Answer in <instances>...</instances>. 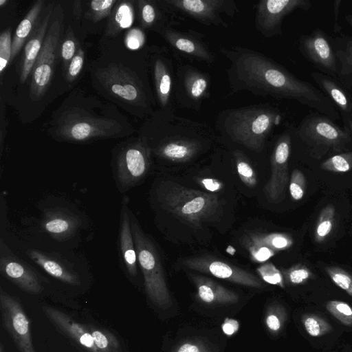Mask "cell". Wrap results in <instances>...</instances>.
Masks as SVG:
<instances>
[{
	"instance_id": "6da1fadb",
	"label": "cell",
	"mask_w": 352,
	"mask_h": 352,
	"mask_svg": "<svg viewBox=\"0 0 352 352\" xmlns=\"http://www.w3.org/2000/svg\"><path fill=\"white\" fill-rule=\"evenodd\" d=\"M220 52L230 62L226 72L232 93L246 91L256 96L293 100L335 121L341 120L333 103L321 90L265 55L240 46L221 47Z\"/></svg>"
},
{
	"instance_id": "7a4b0ae2",
	"label": "cell",
	"mask_w": 352,
	"mask_h": 352,
	"mask_svg": "<svg viewBox=\"0 0 352 352\" xmlns=\"http://www.w3.org/2000/svg\"><path fill=\"white\" fill-rule=\"evenodd\" d=\"M157 157L173 163L190 162L218 140L208 124L182 117L175 110H157L151 115L143 137Z\"/></svg>"
},
{
	"instance_id": "3957f363",
	"label": "cell",
	"mask_w": 352,
	"mask_h": 352,
	"mask_svg": "<svg viewBox=\"0 0 352 352\" xmlns=\"http://www.w3.org/2000/svg\"><path fill=\"white\" fill-rule=\"evenodd\" d=\"M281 119L279 109L258 104L221 111L215 127L222 138L258 153Z\"/></svg>"
},
{
	"instance_id": "277c9868",
	"label": "cell",
	"mask_w": 352,
	"mask_h": 352,
	"mask_svg": "<svg viewBox=\"0 0 352 352\" xmlns=\"http://www.w3.org/2000/svg\"><path fill=\"white\" fill-rule=\"evenodd\" d=\"M160 201L166 211L195 227L212 221L222 208L216 195L174 183L166 184L160 193Z\"/></svg>"
},
{
	"instance_id": "5b68a950",
	"label": "cell",
	"mask_w": 352,
	"mask_h": 352,
	"mask_svg": "<svg viewBox=\"0 0 352 352\" xmlns=\"http://www.w3.org/2000/svg\"><path fill=\"white\" fill-rule=\"evenodd\" d=\"M132 234L138 261L144 276L146 293L150 300L160 307L171 305L172 300L157 250L130 210Z\"/></svg>"
},
{
	"instance_id": "8992f818",
	"label": "cell",
	"mask_w": 352,
	"mask_h": 352,
	"mask_svg": "<svg viewBox=\"0 0 352 352\" xmlns=\"http://www.w3.org/2000/svg\"><path fill=\"white\" fill-rule=\"evenodd\" d=\"M292 139L305 144L314 155L340 152L352 142L348 127H341L318 112L309 113L298 126H293Z\"/></svg>"
},
{
	"instance_id": "52a82bcc",
	"label": "cell",
	"mask_w": 352,
	"mask_h": 352,
	"mask_svg": "<svg viewBox=\"0 0 352 352\" xmlns=\"http://www.w3.org/2000/svg\"><path fill=\"white\" fill-rule=\"evenodd\" d=\"M151 154L144 138L124 145L114 154L112 173L120 193L129 191L146 177L151 167Z\"/></svg>"
},
{
	"instance_id": "ba28073f",
	"label": "cell",
	"mask_w": 352,
	"mask_h": 352,
	"mask_svg": "<svg viewBox=\"0 0 352 352\" xmlns=\"http://www.w3.org/2000/svg\"><path fill=\"white\" fill-rule=\"evenodd\" d=\"M164 10L177 21L188 17L205 25L228 28L223 15L233 17L239 12L234 0H160Z\"/></svg>"
},
{
	"instance_id": "9c48e42d",
	"label": "cell",
	"mask_w": 352,
	"mask_h": 352,
	"mask_svg": "<svg viewBox=\"0 0 352 352\" xmlns=\"http://www.w3.org/2000/svg\"><path fill=\"white\" fill-rule=\"evenodd\" d=\"M211 76L194 65L180 62L173 85V98L182 108L199 111L204 101L210 98Z\"/></svg>"
},
{
	"instance_id": "30bf717a",
	"label": "cell",
	"mask_w": 352,
	"mask_h": 352,
	"mask_svg": "<svg viewBox=\"0 0 352 352\" xmlns=\"http://www.w3.org/2000/svg\"><path fill=\"white\" fill-rule=\"evenodd\" d=\"M104 87L113 96L139 107L143 114L152 115L153 99L145 84L118 66L109 67L100 74Z\"/></svg>"
},
{
	"instance_id": "8fae6325",
	"label": "cell",
	"mask_w": 352,
	"mask_h": 352,
	"mask_svg": "<svg viewBox=\"0 0 352 352\" xmlns=\"http://www.w3.org/2000/svg\"><path fill=\"white\" fill-rule=\"evenodd\" d=\"M293 126L278 136L271 155V175L263 191L271 202H278L285 195L288 183V161L292 146Z\"/></svg>"
},
{
	"instance_id": "7c38bea8",
	"label": "cell",
	"mask_w": 352,
	"mask_h": 352,
	"mask_svg": "<svg viewBox=\"0 0 352 352\" xmlns=\"http://www.w3.org/2000/svg\"><path fill=\"white\" fill-rule=\"evenodd\" d=\"M309 0H261L256 6L255 27L264 37L282 34L283 19L294 10L307 12Z\"/></svg>"
},
{
	"instance_id": "4fadbf2b",
	"label": "cell",
	"mask_w": 352,
	"mask_h": 352,
	"mask_svg": "<svg viewBox=\"0 0 352 352\" xmlns=\"http://www.w3.org/2000/svg\"><path fill=\"white\" fill-rule=\"evenodd\" d=\"M298 49L319 72L337 80L338 64L331 36L322 29L316 28L310 34L300 36Z\"/></svg>"
},
{
	"instance_id": "5bb4252c",
	"label": "cell",
	"mask_w": 352,
	"mask_h": 352,
	"mask_svg": "<svg viewBox=\"0 0 352 352\" xmlns=\"http://www.w3.org/2000/svg\"><path fill=\"white\" fill-rule=\"evenodd\" d=\"M159 34L166 41L176 58H184L190 61L212 64L215 55L204 41V35L192 31L178 30L170 25Z\"/></svg>"
},
{
	"instance_id": "9a60e30c",
	"label": "cell",
	"mask_w": 352,
	"mask_h": 352,
	"mask_svg": "<svg viewBox=\"0 0 352 352\" xmlns=\"http://www.w3.org/2000/svg\"><path fill=\"white\" fill-rule=\"evenodd\" d=\"M151 66L157 103L162 110H175L173 85L177 58L165 47L156 48L151 54Z\"/></svg>"
},
{
	"instance_id": "2e32d148",
	"label": "cell",
	"mask_w": 352,
	"mask_h": 352,
	"mask_svg": "<svg viewBox=\"0 0 352 352\" xmlns=\"http://www.w3.org/2000/svg\"><path fill=\"white\" fill-rule=\"evenodd\" d=\"M0 310L3 327L20 352H36L32 344L30 322L17 299L0 289Z\"/></svg>"
},
{
	"instance_id": "e0dca14e",
	"label": "cell",
	"mask_w": 352,
	"mask_h": 352,
	"mask_svg": "<svg viewBox=\"0 0 352 352\" xmlns=\"http://www.w3.org/2000/svg\"><path fill=\"white\" fill-rule=\"evenodd\" d=\"M181 263L186 268L210 274L246 287L261 288L262 280L254 274L223 261L208 256L186 258Z\"/></svg>"
},
{
	"instance_id": "ac0fdd59",
	"label": "cell",
	"mask_w": 352,
	"mask_h": 352,
	"mask_svg": "<svg viewBox=\"0 0 352 352\" xmlns=\"http://www.w3.org/2000/svg\"><path fill=\"white\" fill-rule=\"evenodd\" d=\"M60 32V21L54 20L44 39L32 69L31 94L38 98L47 89L54 69L56 50Z\"/></svg>"
},
{
	"instance_id": "d6986e66",
	"label": "cell",
	"mask_w": 352,
	"mask_h": 352,
	"mask_svg": "<svg viewBox=\"0 0 352 352\" xmlns=\"http://www.w3.org/2000/svg\"><path fill=\"white\" fill-rule=\"evenodd\" d=\"M0 250L1 275L28 293L41 294L43 287L36 272L27 263L14 256L2 240Z\"/></svg>"
},
{
	"instance_id": "ffe728a7",
	"label": "cell",
	"mask_w": 352,
	"mask_h": 352,
	"mask_svg": "<svg viewBox=\"0 0 352 352\" xmlns=\"http://www.w3.org/2000/svg\"><path fill=\"white\" fill-rule=\"evenodd\" d=\"M293 243L289 234L280 232H250L242 240L251 259L256 262L270 259L278 252L289 248Z\"/></svg>"
},
{
	"instance_id": "44dd1931",
	"label": "cell",
	"mask_w": 352,
	"mask_h": 352,
	"mask_svg": "<svg viewBox=\"0 0 352 352\" xmlns=\"http://www.w3.org/2000/svg\"><path fill=\"white\" fill-rule=\"evenodd\" d=\"M111 120L96 118H75L65 120L58 134L64 140L83 142L95 138L109 136L115 126Z\"/></svg>"
},
{
	"instance_id": "7402d4cb",
	"label": "cell",
	"mask_w": 352,
	"mask_h": 352,
	"mask_svg": "<svg viewBox=\"0 0 352 352\" xmlns=\"http://www.w3.org/2000/svg\"><path fill=\"white\" fill-rule=\"evenodd\" d=\"M129 198L124 197L120 210L118 250L121 265L124 272L131 278L138 276V256L132 234Z\"/></svg>"
},
{
	"instance_id": "603a6c76",
	"label": "cell",
	"mask_w": 352,
	"mask_h": 352,
	"mask_svg": "<svg viewBox=\"0 0 352 352\" xmlns=\"http://www.w3.org/2000/svg\"><path fill=\"white\" fill-rule=\"evenodd\" d=\"M47 318L66 336L75 340L88 352H101L86 326L75 322L68 315L50 306L42 308Z\"/></svg>"
},
{
	"instance_id": "cb8c5ba5",
	"label": "cell",
	"mask_w": 352,
	"mask_h": 352,
	"mask_svg": "<svg viewBox=\"0 0 352 352\" xmlns=\"http://www.w3.org/2000/svg\"><path fill=\"white\" fill-rule=\"evenodd\" d=\"M27 254L34 263L54 278L70 285L80 284L77 273L58 256L34 249L28 250Z\"/></svg>"
},
{
	"instance_id": "d4e9b609",
	"label": "cell",
	"mask_w": 352,
	"mask_h": 352,
	"mask_svg": "<svg viewBox=\"0 0 352 352\" xmlns=\"http://www.w3.org/2000/svg\"><path fill=\"white\" fill-rule=\"evenodd\" d=\"M41 226L46 233L54 239L60 241L76 234L80 221L70 212L54 208L45 212Z\"/></svg>"
},
{
	"instance_id": "484cf974",
	"label": "cell",
	"mask_w": 352,
	"mask_h": 352,
	"mask_svg": "<svg viewBox=\"0 0 352 352\" xmlns=\"http://www.w3.org/2000/svg\"><path fill=\"white\" fill-rule=\"evenodd\" d=\"M310 76L319 89L333 103L340 115L352 118V96L348 90L338 80L327 74L314 72Z\"/></svg>"
},
{
	"instance_id": "4316f807",
	"label": "cell",
	"mask_w": 352,
	"mask_h": 352,
	"mask_svg": "<svg viewBox=\"0 0 352 352\" xmlns=\"http://www.w3.org/2000/svg\"><path fill=\"white\" fill-rule=\"evenodd\" d=\"M197 296L204 302L210 305L232 304L239 300V296L214 280L206 276L191 275Z\"/></svg>"
},
{
	"instance_id": "83f0119b",
	"label": "cell",
	"mask_w": 352,
	"mask_h": 352,
	"mask_svg": "<svg viewBox=\"0 0 352 352\" xmlns=\"http://www.w3.org/2000/svg\"><path fill=\"white\" fill-rule=\"evenodd\" d=\"M51 13L52 7H49L45 17L42 19L40 24L35 27L25 45L21 67L20 80L21 82H24L32 72L47 34V28Z\"/></svg>"
},
{
	"instance_id": "f1b7e54d",
	"label": "cell",
	"mask_w": 352,
	"mask_h": 352,
	"mask_svg": "<svg viewBox=\"0 0 352 352\" xmlns=\"http://www.w3.org/2000/svg\"><path fill=\"white\" fill-rule=\"evenodd\" d=\"M332 39L338 64L337 80L352 91V36L340 34Z\"/></svg>"
},
{
	"instance_id": "f546056e",
	"label": "cell",
	"mask_w": 352,
	"mask_h": 352,
	"mask_svg": "<svg viewBox=\"0 0 352 352\" xmlns=\"http://www.w3.org/2000/svg\"><path fill=\"white\" fill-rule=\"evenodd\" d=\"M43 3V1H36L19 24L12 39L11 60L17 54L25 40L34 31L33 29L41 12Z\"/></svg>"
},
{
	"instance_id": "4dcf8cb0",
	"label": "cell",
	"mask_w": 352,
	"mask_h": 352,
	"mask_svg": "<svg viewBox=\"0 0 352 352\" xmlns=\"http://www.w3.org/2000/svg\"><path fill=\"white\" fill-rule=\"evenodd\" d=\"M239 176L245 185L253 188L257 184L256 172L245 154L235 149L232 153Z\"/></svg>"
},
{
	"instance_id": "1f68e13d",
	"label": "cell",
	"mask_w": 352,
	"mask_h": 352,
	"mask_svg": "<svg viewBox=\"0 0 352 352\" xmlns=\"http://www.w3.org/2000/svg\"><path fill=\"white\" fill-rule=\"evenodd\" d=\"M94 343L101 352H120V346L117 338L109 331L100 329L91 324L86 325Z\"/></svg>"
},
{
	"instance_id": "d6a6232c",
	"label": "cell",
	"mask_w": 352,
	"mask_h": 352,
	"mask_svg": "<svg viewBox=\"0 0 352 352\" xmlns=\"http://www.w3.org/2000/svg\"><path fill=\"white\" fill-rule=\"evenodd\" d=\"M335 218V208L332 205L324 207L318 217L314 237L317 242H322L331 234Z\"/></svg>"
},
{
	"instance_id": "836d02e7",
	"label": "cell",
	"mask_w": 352,
	"mask_h": 352,
	"mask_svg": "<svg viewBox=\"0 0 352 352\" xmlns=\"http://www.w3.org/2000/svg\"><path fill=\"white\" fill-rule=\"evenodd\" d=\"M302 322L307 333L312 337L324 336L332 329L331 325L323 318L315 314H305Z\"/></svg>"
},
{
	"instance_id": "e575fe53",
	"label": "cell",
	"mask_w": 352,
	"mask_h": 352,
	"mask_svg": "<svg viewBox=\"0 0 352 352\" xmlns=\"http://www.w3.org/2000/svg\"><path fill=\"white\" fill-rule=\"evenodd\" d=\"M321 168L335 173H345L352 169V151L338 153L325 160Z\"/></svg>"
},
{
	"instance_id": "d590c367",
	"label": "cell",
	"mask_w": 352,
	"mask_h": 352,
	"mask_svg": "<svg viewBox=\"0 0 352 352\" xmlns=\"http://www.w3.org/2000/svg\"><path fill=\"white\" fill-rule=\"evenodd\" d=\"M327 310L346 326H352V307L341 300H330L326 304Z\"/></svg>"
},
{
	"instance_id": "8d00e7d4",
	"label": "cell",
	"mask_w": 352,
	"mask_h": 352,
	"mask_svg": "<svg viewBox=\"0 0 352 352\" xmlns=\"http://www.w3.org/2000/svg\"><path fill=\"white\" fill-rule=\"evenodd\" d=\"M282 274L284 281L291 285L305 283L312 276L310 270L302 264H297L283 270Z\"/></svg>"
},
{
	"instance_id": "74e56055",
	"label": "cell",
	"mask_w": 352,
	"mask_h": 352,
	"mask_svg": "<svg viewBox=\"0 0 352 352\" xmlns=\"http://www.w3.org/2000/svg\"><path fill=\"white\" fill-rule=\"evenodd\" d=\"M256 272L261 278L267 283L285 287V281L282 272L270 262L260 265Z\"/></svg>"
},
{
	"instance_id": "f35d334b",
	"label": "cell",
	"mask_w": 352,
	"mask_h": 352,
	"mask_svg": "<svg viewBox=\"0 0 352 352\" xmlns=\"http://www.w3.org/2000/svg\"><path fill=\"white\" fill-rule=\"evenodd\" d=\"M326 272L337 286L352 296V276L350 274L337 267H327Z\"/></svg>"
},
{
	"instance_id": "ab89813d",
	"label": "cell",
	"mask_w": 352,
	"mask_h": 352,
	"mask_svg": "<svg viewBox=\"0 0 352 352\" xmlns=\"http://www.w3.org/2000/svg\"><path fill=\"white\" fill-rule=\"evenodd\" d=\"M285 320V313L282 307L275 306L268 309L265 318L266 327L273 333L282 329Z\"/></svg>"
},
{
	"instance_id": "60d3db41",
	"label": "cell",
	"mask_w": 352,
	"mask_h": 352,
	"mask_svg": "<svg viewBox=\"0 0 352 352\" xmlns=\"http://www.w3.org/2000/svg\"><path fill=\"white\" fill-rule=\"evenodd\" d=\"M306 188L305 177L298 169H294L291 175L289 192L294 200L301 199L305 195Z\"/></svg>"
},
{
	"instance_id": "b9f144b4",
	"label": "cell",
	"mask_w": 352,
	"mask_h": 352,
	"mask_svg": "<svg viewBox=\"0 0 352 352\" xmlns=\"http://www.w3.org/2000/svg\"><path fill=\"white\" fill-rule=\"evenodd\" d=\"M11 34L9 30L4 31L0 36V73L8 65L12 57Z\"/></svg>"
},
{
	"instance_id": "7bdbcfd3",
	"label": "cell",
	"mask_w": 352,
	"mask_h": 352,
	"mask_svg": "<svg viewBox=\"0 0 352 352\" xmlns=\"http://www.w3.org/2000/svg\"><path fill=\"white\" fill-rule=\"evenodd\" d=\"M133 9L126 3L120 5L114 14V22L117 28L120 29L126 28L133 23Z\"/></svg>"
},
{
	"instance_id": "ee69618b",
	"label": "cell",
	"mask_w": 352,
	"mask_h": 352,
	"mask_svg": "<svg viewBox=\"0 0 352 352\" xmlns=\"http://www.w3.org/2000/svg\"><path fill=\"white\" fill-rule=\"evenodd\" d=\"M116 2L115 0H94L91 1V10L96 19L100 20L108 15Z\"/></svg>"
},
{
	"instance_id": "f6af8a7d",
	"label": "cell",
	"mask_w": 352,
	"mask_h": 352,
	"mask_svg": "<svg viewBox=\"0 0 352 352\" xmlns=\"http://www.w3.org/2000/svg\"><path fill=\"white\" fill-rule=\"evenodd\" d=\"M173 352H210V351L204 342L197 340H190L182 342Z\"/></svg>"
},
{
	"instance_id": "bcb514c9",
	"label": "cell",
	"mask_w": 352,
	"mask_h": 352,
	"mask_svg": "<svg viewBox=\"0 0 352 352\" xmlns=\"http://www.w3.org/2000/svg\"><path fill=\"white\" fill-rule=\"evenodd\" d=\"M84 62L83 52L80 50L74 56L68 67V75L70 78H74L81 71Z\"/></svg>"
},
{
	"instance_id": "7dc6e473",
	"label": "cell",
	"mask_w": 352,
	"mask_h": 352,
	"mask_svg": "<svg viewBox=\"0 0 352 352\" xmlns=\"http://www.w3.org/2000/svg\"><path fill=\"white\" fill-rule=\"evenodd\" d=\"M76 50L75 43L72 39L65 41L61 47V56L65 62L68 63L74 58Z\"/></svg>"
},
{
	"instance_id": "c3c4849f",
	"label": "cell",
	"mask_w": 352,
	"mask_h": 352,
	"mask_svg": "<svg viewBox=\"0 0 352 352\" xmlns=\"http://www.w3.org/2000/svg\"><path fill=\"white\" fill-rule=\"evenodd\" d=\"M141 38L142 34L140 31L137 30H131L126 37V43L127 47L133 50L138 48L142 41Z\"/></svg>"
},
{
	"instance_id": "681fc988",
	"label": "cell",
	"mask_w": 352,
	"mask_h": 352,
	"mask_svg": "<svg viewBox=\"0 0 352 352\" xmlns=\"http://www.w3.org/2000/svg\"><path fill=\"white\" fill-rule=\"evenodd\" d=\"M221 329L226 335L230 336L239 330V323L235 319L226 318L221 325Z\"/></svg>"
},
{
	"instance_id": "f907efd6",
	"label": "cell",
	"mask_w": 352,
	"mask_h": 352,
	"mask_svg": "<svg viewBox=\"0 0 352 352\" xmlns=\"http://www.w3.org/2000/svg\"><path fill=\"white\" fill-rule=\"evenodd\" d=\"M342 0H335L333 5V32L334 34H341L342 26L339 24V14L342 4Z\"/></svg>"
},
{
	"instance_id": "816d5d0a",
	"label": "cell",
	"mask_w": 352,
	"mask_h": 352,
	"mask_svg": "<svg viewBox=\"0 0 352 352\" xmlns=\"http://www.w3.org/2000/svg\"><path fill=\"white\" fill-rule=\"evenodd\" d=\"M201 184L206 189L212 192L219 190L222 186L218 181L210 178L202 179Z\"/></svg>"
},
{
	"instance_id": "f5cc1de1",
	"label": "cell",
	"mask_w": 352,
	"mask_h": 352,
	"mask_svg": "<svg viewBox=\"0 0 352 352\" xmlns=\"http://www.w3.org/2000/svg\"><path fill=\"white\" fill-rule=\"evenodd\" d=\"M340 118L344 125L349 128L352 138V118L346 116H340Z\"/></svg>"
},
{
	"instance_id": "db71d44e",
	"label": "cell",
	"mask_w": 352,
	"mask_h": 352,
	"mask_svg": "<svg viewBox=\"0 0 352 352\" xmlns=\"http://www.w3.org/2000/svg\"><path fill=\"white\" fill-rule=\"evenodd\" d=\"M344 19L347 23L350 25L351 28L352 29V14H348L345 15Z\"/></svg>"
},
{
	"instance_id": "11a10c76",
	"label": "cell",
	"mask_w": 352,
	"mask_h": 352,
	"mask_svg": "<svg viewBox=\"0 0 352 352\" xmlns=\"http://www.w3.org/2000/svg\"><path fill=\"white\" fill-rule=\"evenodd\" d=\"M8 1L6 0H0V5L2 6L4 3H6Z\"/></svg>"
},
{
	"instance_id": "9f6ffc18",
	"label": "cell",
	"mask_w": 352,
	"mask_h": 352,
	"mask_svg": "<svg viewBox=\"0 0 352 352\" xmlns=\"http://www.w3.org/2000/svg\"><path fill=\"white\" fill-rule=\"evenodd\" d=\"M0 352H4V349L2 343L1 344L0 346Z\"/></svg>"
}]
</instances>
